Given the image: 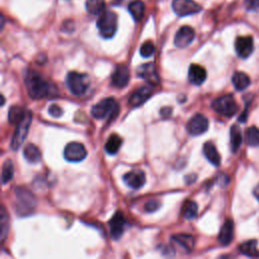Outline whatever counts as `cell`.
<instances>
[{"label": "cell", "instance_id": "obj_1", "mask_svg": "<svg viewBox=\"0 0 259 259\" xmlns=\"http://www.w3.org/2000/svg\"><path fill=\"white\" fill-rule=\"evenodd\" d=\"M26 86L33 99H42L50 95V83L37 71H29L26 75Z\"/></svg>", "mask_w": 259, "mask_h": 259}, {"label": "cell", "instance_id": "obj_2", "mask_svg": "<svg viewBox=\"0 0 259 259\" xmlns=\"http://www.w3.org/2000/svg\"><path fill=\"white\" fill-rule=\"evenodd\" d=\"M99 35L104 39H111L117 30V16L112 12H103L96 23Z\"/></svg>", "mask_w": 259, "mask_h": 259}, {"label": "cell", "instance_id": "obj_3", "mask_svg": "<svg viewBox=\"0 0 259 259\" xmlns=\"http://www.w3.org/2000/svg\"><path fill=\"white\" fill-rule=\"evenodd\" d=\"M119 107L116 100L112 97H107L96 104L91 108V114L93 117L98 119L103 118H113L118 113Z\"/></svg>", "mask_w": 259, "mask_h": 259}, {"label": "cell", "instance_id": "obj_4", "mask_svg": "<svg viewBox=\"0 0 259 259\" xmlns=\"http://www.w3.org/2000/svg\"><path fill=\"white\" fill-rule=\"evenodd\" d=\"M16 197L18 199L17 212L20 215L28 216L34 212L37 205V200L29 189L18 187L16 189Z\"/></svg>", "mask_w": 259, "mask_h": 259}, {"label": "cell", "instance_id": "obj_5", "mask_svg": "<svg viewBox=\"0 0 259 259\" xmlns=\"http://www.w3.org/2000/svg\"><path fill=\"white\" fill-rule=\"evenodd\" d=\"M70 92L76 96L83 95L89 88L90 79L88 75L78 72H70L66 79Z\"/></svg>", "mask_w": 259, "mask_h": 259}, {"label": "cell", "instance_id": "obj_6", "mask_svg": "<svg viewBox=\"0 0 259 259\" xmlns=\"http://www.w3.org/2000/svg\"><path fill=\"white\" fill-rule=\"evenodd\" d=\"M32 112L30 110L27 111L26 115L23 117V119L21 121H19L17 123V128L15 131V134L13 136V140H12V149L13 150H18L21 148V146L24 144L28 134H29V130L32 123Z\"/></svg>", "mask_w": 259, "mask_h": 259}, {"label": "cell", "instance_id": "obj_7", "mask_svg": "<svg viewBox=\"0 0 259 259\" xmlns=\"http://www.w3.org/2000/svg\"><path fill=\"white\" fill-rule=\"evenodd\" d=\"M212 106L215 111L227 117L235 115L238 111V104L231 94L218 97L213 101Z\"/></svg>", "mask_w": 259, "mask_h": 259}, {"label": "cell", "instance_id": "obj_8", "mask_svg": "<svg viewBox=\"0 0 259 259\" xmlns=\"http://www.w3.org/2000/svg\"><path fill=\"white\" fill-rule=\"evenodd\" d=\"M172 10L178 17H186L199 14L202 11V7L195 0H173Z\"/></svg>", "mask_w": 259, "mask_h": 259}, {"label": "cell", "instance_id": "obj_9", "mask_svg": "<svg viewBox=\"0 0 259 259\" xmlns=\"http://www.w3.org/2000/svg\"><path fill=\"white\" fill-rule=\"evenodd\" d=\"M186 128H187V132L192 136L203 135L208 131L209 120L204 114L198 113L189 119L186 125Z\"/></svg>", "mask_w": 259, "mask_h": 259}, {"label": "cell", "instance_id": "obj_10", "mask_svg": "<svg viewBox=\"0 0 259 259\" xmlns=\"http://www.w3.org/2000/svg\"><path fill=\"white\" fill-rule=\"evenodd\" d=\"M87 156V151L81 143H69L64 150V157L69 162H80Z\"/></svg>", "mask_w": 259, "mask_h": 259}, {"label": "cell", "instance_id": "obj_11", "mask_svg": "<svg viewBox=\"0 0 259 259\" xmlns=\"http://www.w3.org/2000/svg\"><path fill=\"white\" fill-rule=\"evenodd\" d=\"M195 37H196L195 30L189 26H183L177 31L175 35L174 45L180 49L185 48L192 43V41L195 40Z\"/></svg>", "mask_w": 259, "mask_h": 259}, {"label": "cell", "instance_id": "obj_12", "mask_svg": "<svg viewBox=\"0 0 259 259\" xmlns=\"http://www.w3.org/2000/svg\"><path fill=\"white\" fill-rule=\"evenodd\" d=\"M235 50L237 55L240 58L242 59L248 58L253 53V50H254L252 37L250 36L238 37L235 41Z\"/></svg>", "mask_w": 259, "mask_h": 259}, {"label": "cell", "instance_id": "obj_13", "mask_svg": "<svg viewBox=\"0 0 259 259\" xmlns=\"http://www.w3.org/2000/svg\"><path fill=\"white\" fill-rule=\"evenodd\" d=\"M125 225H126V221L123 215L120 212L115 213L114 216L109 221V231H110L111 238L114 240H118L124 232Z\"/></svg>", "mask_w": 259, "mask_h": 259}, {"label": "cell", "instance_id": "obj_14", "mask_svg": "<svg viewBox=\"0 0 259 259\" xmlns=\"http://www.w3.org/2000/svg\"><path fill=\"white\" fill-rule=\"evenodd\" d=\"M123 182L133 189H140L146 182V175L142 170H132L122 177Z\"/></svg>", "mask_w": 259, "mask_h": 259}, {"label": "cell", "instance_id": "obj_15", "mask_svg": "<svg viewBox=\"0 0 259 259\" xmlns=\"http://www.w3.org/2000/svg\"><path fill=\"white\" fill-rule=\"evenodd\" d=\"M137 75L146 80L150 85H156L159 83V76L154 63L141 65L137 69Z\"/></svg>", "mask_w": 259, "mask_h": 259}, {"label": "cell", "instance_id": "obj_16", "mask_svg": "<svg viewBox=\"0 0 259 259\" xmlns=\"http://www.w3.org/2000/svg\"><path fill=\"white\" fill-rule=\"evenodd\" d=\"M130 77L131 74H130L128 68L125 65H118L111 76V83L116 88H123L127 85Z\"/></svg>", "mask_w": 259, "mask_h": 259}, {"label": "cell", "instance_id": "obj_17", "mask_svg": "<svg viewBox=\"0 0 259 259\" xmlns=\"http://www.w3.org/2000/svg\"><path fill=\"white\" fill-rule=\"evenodd\" d=\"M153 88L151 86H142L139 89H137L128 99L130 105L133 107H138L142 105L146 100L149 99V97L152 95Z\"/></svg>", "mask_w": 259, "mask_h": 259}, {"label": "cell", "instance_id": "obj_18", "mask_svg": "<svg viewBox=\"0 0 259 259\" xmlns=\"http://www.w3.org/2000/svg\"><path fill=\"white\" fill-rule=\"evenodd\" d=\"M207 79V71L204 67L198 64H192L188 70V80L191 84L201 85Z\"/></svg>", "mask_w": 259, "mask_h": 259}, {"label": "cell", "instance_id": "obj_19", "mask_svg": "<svg viewBox=\"0 0 259 259\" xmlns=\"http://www.w3.org/2000/svg\"><path fill=\"white\" fill-rule=\"evenodd\" d=\"M234 239V223L232 220H227L221 228L219 234V242L223 246L229 245Z\"/></svg>", "mask_w": 259, "mask_h": 259}, {"label": "cell", "instance_id": "obj_20", "mask_svg": "<svg viewBox=\"0 0 259 259\" xmlns=\"http://www.w3.org/2000/svg\"><path fill=\"white\" fill-rule=\"evenodd\" d=\"M204 154L206 158L215 166H219L221 164V156L216 148V146L212 142H207L204 145Z\"/></svg>", "mask_w": 259, "mask_h": 259}, {"label": "cell", "instance_id": "obj_21", "mask_svg": "<svg viewBox=\"0 0 259 259\" xmlns=\"http://www.w3.org/2000/svg\"><path fill=\"white\" fill-rule=\"evenodd\" d=\"M242 133L241 130L237 124H234L231 126L230 130V145H231V150L233 153H236L242 143Z\"/></svg>", "mask_w": 259, "mask_h": 259}, {"label": "cell", "instance_id": "obj_22", "mask_svg": "<svg viewBox=\"0 0 259 259\" xmlns=\"http://www.w3.org/2000/svg\"><path fill=\"white\" fill-rule=\"evenodd\" d=\"M128 12L135 22H140L145 14V5L142 0H134L128 5Z\"/></svg>", "mask_w": 259, "mask_h": 259}, {"label": "cell", "instance_id": "obj_23", "mask_svg": "<svg viewBox=\"0 0 259 259\" xmlns=\"http://www.w3.org/2000/svg\"><path fill=\"white\" fill-rule=\"evenodd\" d=\"M172 241L180 245L185 251L190 252L195 246V238L187 234H177L172 237Z\"/></svg>", "mask_w": 259, "mask_h": 259}, {"label": "cell", "instance_id": "obj_24", "mask_svg": "<svg viewBox=\"0 0 259 259\" xmlns=\"http://www.w3.org/2000/svg\"><path fill=\"white\" fill-rule=\"evenodd\" d=\"M24 156L26 158L27 161H29L30 163H39L42 159V155H41V151L39 150V148L33 144H29L25 147L24 149Z\"/></svg>", "mask_w": 259, "mask_h": 259}, {"label": "cell", "instance_id": "obj_25", "mask_svg": "<svg viewBox=\"0 0 259 259\" xmlns=\"http://www.w3.org/2000/svg\"><path fill=\"white\" fill-rule=\"evenodd\" d=\"M121 143H122L121 138L118 135H116V134H112V135L109 136L108 140L106 141L104 149H105L107 154L114 155V154H116L118 152V150H119V148L121 146Z\"/></svg>", "mask_w": 259, "mask_h": 259}, {"label": "cell", "instance_id": "obj_26", "mask_svg": "<svg viewBox=\"0 0 259 259\" xmlns=\"http://www.w3.org/2000/svg\"><path fill=\"white\" fill-rule=\"evenodd\" d=\"M232 82L235 88L241 91L250 85V77L244 72H235L232 77Z\"/></svg>", "mask_w": 259, "mask_h": 259}, {"label": "cell", "instance_id": "obj_27", "mask_svg": "<svg viewBox=\"0 0 259 259\" xmlns=\"http://www.w3.org/2000/svg\"><path fill=\"white\" fill-rule=\"evenodd\" d=\"M86 11L93 16H99L105 10L104 0H86Z\"/></svg>", "mask_w": 259, "mask_h": 259}, {"label": "cell", "instance_id": "obj_28", "mask_svg": "<svg viewBox=\"0 0 259 259\" xmlns=\"http://www.w3.org/2000/svg\"><path fill=\"white\" fill-rule=\"evenodd\" d=\"M245 142L250 147L259 146V128L250 126L245 133Z\"/></svg>", "mask_w": 259, "mask_h": 259}, {"label": "cell", "instance_id": "obj_29", "mask_svg": "<svg viewBox=\"0 0 259 259\" xmlns=\"http://www.w3.org/2000/svg\"><path fill=\"white\" fill-rule=\"evenodd\" d=\"M241 253L247 255L249 257L259 256V252L257 250V241L256 240H249L242 243L239 247Z\"/></svg>", "mask_w": 259, "mask_h": 259}, {"label": "cell", "instance_id": "obj_30", "mask_svg": "<svg viewBox=\"0 0 259 259\" xmlns=\"http://www.w3.org/2000/svg\"><path fill=\"white\" fill-rule=\"evenodd\" d=\"M199 207L196 202L187 201L182 207V216L186 220H192L198 216Z\"/></svg>", "mask_w": 259, "mask_h": 259}, {"label": "cell", "instance_id": "obj_31", "mask_svg": "<svg viewBox=\"0 0 259 259\" xmlns=\"http://www.w3.org/2000/svg\"><path fill=\"white\" fill-rule=\"evenodd\" d=\"M0 227H2V229H0V236H2V241L5 242L10 231V218L5 207H3L2 215H0Z\"/></svg>", "mask_w": 259, "mask_h": 259}, {"label": "cell", "instance_id": "obj_32", "mask_svg": "<svg viewBox=\"0 0 259 259\" xmlns=\"http://www.w3.org/2000/svg\"><path fill=\"white\" fill-rule=\"evenodd\" d=\"M27 111L28 109H25L21 106H18V105L12 106L9 112V120L11 121V123H18L26 115Z\"/></svg>", "mask_w": 259, "mask_h": 259}, {"label": "cell", "instance_id": "obj_33", "mask_svg": "<svg viewBox=\"0 0 259 259\" xmlns=\"http://www.w3.org/2000/svg\"><path fill=\"white\" fill-rule=\"evenodd\" d=\"M15 174V167L12 160H7L3 166V183L10 182Z\"/></svg>", "mask_w": 259, "mask_h": 259}, {"label": "cell", "instance_id": "obj_34", "mask_svg": "<svg viewBox=\"0 0 259 259\" xmlns=\"http://www.w3.org/2000/svg\"><path fill=\"white\" fill-rule=\"evenodd\" d=\"M154 53H155V46L150 41L144 43L140 49V54L144 58H150Z\"/></svg>", "mask_w": 259, "mask_h": 259}, {"label": "cell", "instance_id": "obj_35", "mask_svg": "<svg viewBox=\"0 0 259 259\" xmlns=\"http://www.w3.org/2000/svg\"><path fill=\"white\" fill-rule=\"evenodd\" d=\"M160 207H161V204H160L159 201L151 200V201H149L148 203H146V205H145V211H146L147 213H153V212H156Z\"/></svg>", "mask_w": 259, "mask_h": 259}, {"label": "cell", "instance_id": "obj_36", "mask_svg": "<svg viewBox=\"0 0 259 259\" xmlns=\"http://www.w3.org/2000/svg\"><path fill=\"white\" fill-rule=\"evenodd\" d=\"M245 8L249 12H259V0H245Z\"/></svg>", "mask_w": 259, "mask_h": 259}, {"label": "cell", "instance_id": "obj_37", "mask_svg": "<svg viewBox=\"0 0 259 259\" xmlns=\"http://www.w3.org/2000/svg\"><path fill=\"white\" fill-rule=\"evenodd\" d=\"M49 113L54 117H60L63 114V109L58 104H52L49 107Z\"/></svg>", "mask_w": 259, "mask_h": 259}, {"label": "cell", "instance_id": "obj_38", "mask_svg": "<svg viewBox=\"0 0 259 259\" xmlns=\"http://www.w3.org/2000/svg\"><path fill=\"white\" fill-rule=\"evenodd\" d=\"M253 195H254V197L256 198V200L259 202V183L255 186V188H254V190H253Z\"/></svg>", "mask_w": 259, "mask_h": 259}, {"label": "cell", "instance_id": "obj_39", "mask_svg": "<svg viewBox=\"0 0 259 259\" xmlns=\"http://www.w3.org/2000/svg\"><path fill=\"white\" fill-rule=\"evenodd\" d=\"M5 101H6L5 96H4V95H2V106H4V105H5Z\"/></svg>", "mask_w": 259, "mask_h": 259}]
</instances>
